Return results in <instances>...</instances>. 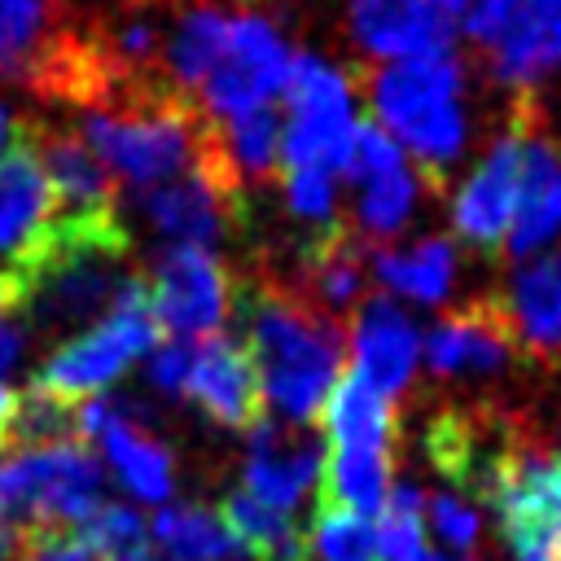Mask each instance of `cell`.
Instances as JSON below:
<instances>
[{"mask_svg": "<svg viewBox=\"0 0 561 561\" xmlns=\"http://www.w3.org/2000/svg\"><path fill=\"white\" fill-rule=\"evenodd\" d=\"M359 79L373 123L412 153L421 184L447 193L469 149V61L460 53L399 57L364 66Z\"/></svg>", "mask_w": 561, "mask_h": 561, "instance_id": "2", "label": "cell"}, {"mask_svg": "<svg viewBox=\"0 0 561 561\" xmlns=\"http://www.w3.org/2000/svg\"><path fill=\"white\" fill-rule=\"evenodd\" d=\"M158 337H162V329L149 307V285L136 272L127 280V289L118 294V302L101 320H92V329L61 342L39 364V373L31 377V390L61 399V403H83V399L101 394L136 355L158 346Z\"/></svg>", "mask_w": 561, "mask_h": 561, "instance_id": "3", "label": "cell"}, {"mask_svg": "<svg viewBox=\"0 0 561 561\" xmlns=\"http://www.w3.org/2000/svg\"><path fill=\"white\" fill-rule=\"evenodd\" d=\"M232 311L245 320V351L254 359L263 399L294 425H311L342 377V320L307 302L289 280L263 276L237 289Z\"/></svg>", "mask_w": 561, "mask_h": 561, "instance_id": "1", "label": "cell"}, {"mask_svg": "<svg viewBox=\"0 0 561 561\" xmlns=\"http://www.w3.org/2000/svg\"><path fill=\"white\" fill-rule=\"evenodd\" d=\"M79 434H83V438H101L114 478H118L136 500H149V504L171 500L175 460H171V451L131 416V408H123V403L110 399V394L83 399V403H79Z\"/></svg>", "mask_w": 561, "mask_h": 561, "instance_id": "14", "label": "cell"}, {"mask_svg": "<svg viewBox=\"0 0 561 561\" xmlns=\"http://www.w3.org/2000/svg\"><path fill=\"white\" fill-rule=\"evenodd\" d=\"M149 285L153 320L167 337H210L232 316L237 285L219 254L202 245H171L158 254Z\"/></svg>", "mask_w": 561, "mask_h": 561, "instance_id": "9", "label": "cell"}, {"mask_svg": "<svg viewBox=\"0 0 561 561\" xmlns=\"http://www.w3.org/2000/svg\"><path fill=\"white\" fill-rule=\"evenodd\" d=\"M289 61H294V53L276 22H267L259 13H237L228 22L224 53L210 66V75L202 79V88L193 92V101L210 118H237L245 110L272 105V96L285 88Z\"/></svg>", "mask_w": 561, "mask_h": 561, "instance_id": "8", "label": "cell"}, {"mask_svg": "<svg viewBox=\"0 0 561 561\" xmlns=\"http://www.w3.org/2000/svg\"><path fill=\"white\" fill-rule=\"evenodd\" d=\"M539 110L535 88L513 92L504 127L495 131L486 158L469 171V180L456 188L451 202V228L456 241L469 245L478 259H504V241L513 228V210H517V180H522V149H526V127Z\"/></svg>", "mask_w": 561, "mask_h": 561, "instance_id": "5", "label": "cell"}, {"mask_svg": "<svg viewBox=\"0 0 561 561\" xmlns=\"http://www.w3.org/2000/svg\"><path fill=\"white\" fill-rule=\"evenodd\" d=\"M13 131H18V123H13V118H9V110L0 105V153L9 149V140H13Z\"/></svg>", "mask_w": 561, "mask_h": 561, "instance_id": "38", "label": "cell"}, {"mask_svg": "<svg viewBox=\"0 0 561 561\" xmlns=\"http://www.w3.org/2000/svg\"><path fill=\"white\" fill-rule=\"evenodd\" d=\"M434 13H443V18H451V22H460L465 18V9L473 4V0H425Z\"/></svg>", "mask_w": 561, "mask_h": 561, "instance_id": "36", "label": "cell"}, {"mask_svg": "<svg viewBox=\"0 0 561 561\" xmlns=\"http://www.w3.org/2000/svg\"><path fill=\"white\" fill-rule=\"evenodd\" d=\"M13 403H18V394L0 381V430H4V425H9V416H13Z\"/></svg>", "mask_w": 561, "mask_h": 561, "instance_id": "37", "label": "cell"}, {"mask_svg": "<svg viewBox=\"0 0 561 561\" xmlns=\"http://www.w3.org/2000/svg\"><path fill=\"white\" fill-rule=\"evenodd\" d=\"M460 245L451 237H421L408 250L368 245V272L386 294H403L416 302H443L456 280Z\"/></svg>", "mask_w": 561, "mask_h": 561, "instance_id": "22", "label": "cell"}, {"mask_svg": "<svg viewBox=\"0 0 561 561\" xmlns=\"http://www.w3.org/2000/svg\"><path fill=\"white\" fill-rule=\"evenodd\" d=\"M416 561H443V557H434V552H425V557H416Z\"/></svg>", "mask_w": 561, "mask_h": 561, "instance_id": "40", "label": "cell"}, {"mask_svg": "<svg viewBox=\"0 0 561 561\" xmlns=\"http://www.w3.org/2000/svg\"><path fill=\"white\" fill-rule=\"evenodd\" d=\"M57 31L61 13L48 0H0V79L26 83Z\"/></svg>", "mask_w": 561, "mask_h": 561, "instance_id": "28", "label": "cell"}, {"mask_svg": "<svg viewBox=\"0 0 561 561\" xmlns=\"http://www.w3.org/2000/svg\"><path fill=\"white\" fill-rule=\"evenodd\" d=\"M158 561H241V543L228 535L224 517L206 504H167L149 522Z\"/></svg>", "mask_w": 561, "mask_h": 561, "instance_id": "25", "label": "cell"}, {"mask_svg": "<svg viewBox=\"0 0 561 561\" xmlns=\"http://www.w3.org/2000/svg\"><path fill=\"white\" fill-rule=\"evenodd\" d=\"M486 508L495 513L500 535L517 561H548L561 535V451L539 443L526 421L513 451L500 465Z\"/></svg>", "mask_w": 561, "mask_h": 561, "instance_id": "7", "label": "cell"}, {"mask_svg": "<svg viewBox=\"0 0 561 561\" xmlns=\"http://www.w3.org/2000/svg\"><path fill=\"white\" fill-rule=\"evenodd\" d=\"M307 548H311V561H381L377 530L368 526V517L333 504H316Z\"/></svg>", "mask_w": 561, "mask_h": 561, "instance_id": "31", "label": "cell"}, {"mask_svg": "<svg viewBox=\"0 0 561 561\" xmlns=\"http://www.w3.org/2000/svg\"><path fill=\"white\" fill-rule=\"evenodd\" d=\"M4 447H9V438H4V430H0V451H4Z\"/></svg>", "mask_w": 561, "mask_h": 561, "instance_id": "41", "label": "cell"}, {"mask_svg": "<svg viewBox=\"0 0 561 561\" xmlns=\"http://www.w3.org/2000/svg\"><path fill=\"white\" fill-rule=\"evenodd\" d=\"M22 561H96L79 522H35L22 539Z\"/></svg>", "mask_w": 561, "mask_h": 561, "instance_id": "33", "label": "cell"}, {"mask_svg": "<svg viewBox=\"0 0 561 561\" xmlns=\"http://www.w3.org/2000/svg\"><path fill=\"white\" fill-rule=\"evenodd\" d=\"M320 421L333 447H364V451H390L394 430H399L394 403L377 386H368L355 368L333 381L320 408Z\"/></svg>", "mask_w": 561, "mask_h": 561, "instance_id": "23", "label": "cell"}, {"mask_svg": "<svg viewBox=\"0 0 561 561\" xmlns=\"http://www.w3.org/2000/svg\"><path fill=\"white\" fill-rule=\"evenodd\" d=\"M219 517L228 526V535L241 543V552L250 561H311L307 535L294 522V513L272 508L263 500H254L250 491H228L219 504Z\"/></svg>", "mask_w": 561, "mask_h": 561, "instance_id": "24", "label": "cell"}, {"mask_svg": "<svg viewBox=\"0 0 561 561\" xmlns=\"http://www.w3.org/2000/svg\"><path fill=\"white\" fill-rule=\"evenodd\" d=\"M83 539L92 543L96 561H158L153 557V539H149V522L131 508V504H96L83 522H79Z\"/></svg>", "mask_w": 561, "mask_h": 561, "instance_id": "29", "label": "cell"}, {"mask_svg": "<svg viewBox=\"0 0 561 561\" xmlns=\"http://www.w3.org/2000/svg\"><path fill=\"white\" fill-rule=\"evenodd\" d=\"M31 136H35V153L57 197V224H114L118 219L114 175L83 145V136L35 127V123H31Z\"/></svg>", "mask_w": 561, "mask_h": 561, "instance_id": "17", "label": "cell"}, {"mask_svg": "<svg viewBox=\"0 0 561 561\" xmlns=\"http://www.w3.org/2000/svg\"><path fill=\"white\" fill-rule=\"evenodd\" d=\"M416 184H421V175L408 162H399V167H390V171L355 184V224H346V228L364 245L390 241L408 224V215L416 206Z\"/></svg>", "mask_w": 561, "mask_h": 561, "instance_id": "27", "label": "cell"}, {"mask_svg": "<svg viewBox=\"0 0 561 561\" xmlns=\"http://www.w3.org/2000/svg\"><path fill=\"white\" fill-rule=\"evenodd\" d=\"M548 561H561V535H557V543H552V552H548Z\"/></svg>", "mask_w": 561, "mask_h": 561, "instance_id": "39", "label": "cell"}, {"mask_svg": "<svg viewBox=\"0 0 561 561\" xmlns=\"http://www.w3.org/2000/svg\"><path fill=\"white\" fill-rule=\"evenodd\" d=\"M285 123H280V171H329L342 175L355 136V79L329 66L320 53H294L285 75Z\"/></svg>", "mask_w": 561, "mask_h": 561, "instance_id": "4", "label": "cell"}, {"mask_svg": "<svg viewBox=\"0 0 561 561\" xmlns=\"http://www.w3.org/2000/svg\"><path fill=\"white\" fill-rule=\"evenodd\" d=\"M346 31L373 61L451 53L456 22L425 0H346Z\"/></svg>", "mask_w": 561, "mask_h": 561, "instance_id": "20", "label": "cell"}, {"mask_svg": "<svg viewBox=\"0 0 561 561\" xmlns=\"http://www.w3.org/2000/svg\"><path fill=\"white\" fill-rule=\"evenodd\" d=\"M346 324H351L346 342H351V355H355V373L394 403L412 386V373H416V355H421L416 324L386 294L364 298L351 311Z\"/></svg>", "mask_w": 561, "mask_h": 561, "instance_id": "18", "label": "cell"}, {"mask_svg": "<svg viewBox=\"0 0 561 561\" xmlns=\"http://www.w3.org/2000/svg\"><path fill=\"white\" fill-rule=\"evenodd\" d=\"M320 465H324V451H320V443L311 434H302L298 425H267V421H259L250 430L241 491H250L254 500L289 513L316 486Z\"/></svg>", "mask_w": 561, "mask_h": 561, "instance_id": "21", "label": "cell"}, {"mask_svg": "<svg viewBox=\"0 0 561 561\" xmlns=\"http://www.w3.org/2000/svg\"><path fill=\"white\" fill-rule=\"evenodd\" d=\"M193 342L197 337H167V342H158V351L149 359V381L162 394H180L184 373H188V359H193Z\"/></svg>", "mask_w": 561, "mask_h": 561, "instance_id": "34", "label": "cell"}, {"mask_svg": "<svg viewBox=\"0 0 561 561\" xmlns=\"http://www.w3.org/2000/svg\"><path fill=\"white\" fill-rule=\"evenodd\" d=\"M22 539H26V526L0 513V561H22Z\"/></svg>", "mask_w": 561, "mask_h": 561, "instance_id": "35", "label": "cell"}, {"mask_svg": "<svg viewBox=\"0 0 561 561\" xmlns=\"http://www.w3.org/2000/svg\"><path fill=\"white\" fill-rule=\"evenodd\" d=\"M377 552L381 561H416L425 557V495L416 482L394 478L390 495L381 504V526H377Z\"/></svg>", "mask_w": 561, "mask_h": 561, "instance_id": "30", "label": "cell"}, {"mask_svg": "<svg viewBox=\"0 0 561 561\" xmlns=\"http://www.w3.org/2000/svg\"><path fill=\"white\" fill-rule=\"evenodd\" d=\"M57 228V197L35 153L31 123H18L0 153V289L31 267Z\"/></svg>", "mask_w": 561, "mask_h": 561, "instance_id": "10", "label": "cell"}, {"mask_svg": "<svg viewBox=\"0 0 561 561\" xmlns=\"http://www.w3.org/2000/svg\"><path fill=\"white\" fill-rule=\"evenodd\" d=\"M557 232H561V140L548 136L543 105H539L526 127L517 210H513V228L504 241V259H526Z\"/></svg>", "mask_w": 561, "mask_h": 561, "instance_id": "19", "label": "cell"}, {"mask_svg": "<svg viewBox=\"0 0 561 561\" xmlns=\"http://www.w3.org/2000/svg\"><path fill=\"white\" fill-rule=\"evenodd\" d=\"M425 513H430L434 535H438L447 548H456V552H465V557H478V552H482V513H478V504H469V500L456 495V491H438V495L425 504Z\"/></svg>", "mask_w": 561, "mask_h": 561, "instance_id": "32", "label": "cell"}, {"mask_svg": "<svg viewBox=\"0 0 561 561\" xmlns=\"http://www.w3.org/2000/svg\"><path fill=\"white\" fill-rule=\"evenodd\" d=\"M180 394L193 399L224 430H254L263 421V386H259L254 359L245 342H232L224 333L193 342V359Z\"/></svg>", "mask_w": 561, "mask_h": 561, "instance_id": "15", "label": "cell"}, {"mask_svg": "<svg viewBox=\"0 0 561 561\" xmlns=\"http://www.w3.org/2000/svg\"><path fill=\"white\" fill-rule=\"evenodd\" d=\"M425 368L438 381H473V386H491L513 368L526 373V364H522L513 337L504 333L486 294L447 311L425 333Z\"/></svg>", "mask_w": 561, "mask_h": 561, "instance_id": "13", "label": "cell"}, {"mask_svg": "<svg viewBox=\"0 0 561 561\" xmlns=\"http://www.w3.org/2000/svg\"><path fill=\"white\" fill-rule=\"evenodd\" d=\"M486 79L522 92L561 66V0H508L495 39L473 53Z\"/></svg>", "mask_w": 561, "mask_h": 561, "instance_id": "16", "label": "cell"}, {"mask_svg": "<svg viewBox=\"0 0 561 561\" xmlns=\"http://www.w3.org/2000/svg\"><path fill=\"white\" fill-rule=\"evenodd\" d=\"M486 298L522 364L561 377V250L517 259L508 280Z\"/></svg>", "mask_w": 561, "mask_h": 561, "instance_id": "11", "label": "cell"}, {"mask_svg": "<svg viewBox=\"0 0 561 561\" xmlns=\"http://www.w3.org/2000/svg\"><path fill=\"white\" fill-rule=\"evenodd\" d=\"M140 215L167 232L175 245H202L210 250L224 237H237L250 224V202L232 193L224 180H215L206 167H188L184 175L153 184L140 193Z\"/></svg>", "mask_w": 561, "mask_h": 561, "instance_id": "12", "label": "cell"}, {"mask_svg": "<svg viewBox=\"0 0 561 561\" xmlns=\"http://www.w3.org/2000/svg\"><path fill=\"white\" fill-rule=\"evenodd\" d=\"M394 482L390 451H364V447H329L320 465V504L351 508L359 517L381 513Z\"/></svg>", "mask_w": 561, "mask_h": 561, "instance_id": "26", "label": "cell"}, {"mask_svg": "<svg viewBox=\"0 0 561 561\" xmlns=\"http://www.w3.org/2000/svg\"><path fill=\"white\" fill-rule=\"evenodd\" d=\"M105 473L83 443L18 447L0 465V513L13 522H83L101 504Z\"/></svg>", "mask_w": 561, "mask_h": 561, "instance_id": "6", "label": "cell"}]
</instances>
